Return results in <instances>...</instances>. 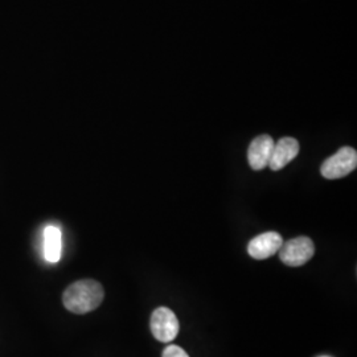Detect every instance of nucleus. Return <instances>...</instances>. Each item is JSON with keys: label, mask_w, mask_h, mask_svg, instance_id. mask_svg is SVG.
<instances>
[{"label": "nucleus", "mask_w": 357, "mask_h": 357, "mask_svg": "<svg viewBox=\"0 0 357 357\" xmlns=\"http://www.w3.org/2000/svg\"><path fill=\"white\" fill-rule=\"evenodd\" d=\"M105 291L101 283L93 280L75 282L63 295V302L66 310L73 314H88L94 311L102 303Z\"/></svg>", "instance_id": "nucleus-1"}, {"label": "nucleus", "mask_w": 357, "mask_h": 357, "mask_svg": "<svg viewBox=\"0 0 357 357\" xmlns=\"http://www.w3.org/2000/svg\"><path fill=\"white\" fill-rule=\"evenodd\" d=\"M357 167V153L352 147H342L336 153L330 156L321 167V176L330 180L345 178Z\"/></svg>", "instance_id": "nucleus-2"}, {"label": "nucleus", "mask_w": 357, "mask_h": 357, "mask_svg": "<svg viewBox=\"0 0 357 357\" xmlns=\"http://www.w3.org/2000/svg\"><path fill=\"white\" fill-rule=\"evenodd\" d=\"M280 252V258L282 262L287 266H303L314 255L315 246L308 237H296L287 243H282Z\"/></svg>", "instance_id": "nucleus-3"}, {"label": "nucleus", "mask_w": 357, "mask_h": 357, "mask_svg": "<svg viewBox=\"0 0 357 357\" xmlns=\"http://www.w3.org/2000/svg\"><path fill=\"white\" fill-rule=\"evenodd\" d=\"M150 327L155 339L162 343L172 342L178 336L180 330L176 315L167 307H159L153 311Z\"/></svg>", "instance_id": "nucleus-4"}, {"label": "nucleus", "mask_w": 357, "mask_h": 357, "mask_svg": "<svg viewBox=\"0 0 357 357\" xmlns=\"http://www.w3.org/2000/svg\"><path fill=\"white\" fill-rule=\"evenodd\" d=\"M283 238L277 231H266L255 237L248 245V253L255 259H266L278 253Z\"/></svg>", "instance_id": "nucleus-5"}, {"label": "nucleus", "mask_w": 357, "mask_h": 357, "mask_svg": "<svg viewBox=\"0 0 357 357\" xmlns=\"http://www.w3.org/2000/svg\"><path fill=\"white\" fill-rule=\"evenodd\" d=\"M299 149H301L299 142L290 137L274 142L273 153L268 160V167L273 171H280L282 168H284L298 156Z\"/></svg>", "instance_id": "nucleus-6"}, {"label": "nucleus", "mask_w": 357, "mask_h": 357, "mask_svg": "<svg viewBox=\"0 0 357 357\" xmlns=\"http://www.w3.org/2000/svg\"><path fill=\"white\" fill-rule=\"evenodd\" d=\"M274 139L270 135H259L253 139L248 150V159L250 167L259 171L268 166V160L273 153Z\"/></svg>", "instance_id": "nucleus-7"}, {"label": "nucleus", "mask_w": 357, "mask_h": 357, "mask_svg": "<svg viewBox=\"0 0 357 357\" xmlns=\"http://www.w3.org/2000/svg\"><path fill=\"white\" fill-rule=\"evenodd\" d=\"M43 253L47 262L57 264L63 255V233L60 228L48 225L43 233Z\"/></svg>", "instance_id": "nucleus-8"}, {"label": "nucleus", "mask_w": 357, "mask_h": 357, "mask_svg": "<svg viewBox=\"0 0 357 357\" xmlns=\"http://www.w3.org/2000/svg\"><path fill=\"white\" fill-rule=\"evenodd\" d=\"M162 357H190L188 354L180 348L178 345H168L166 347V349L163 351V355Z\"/></svg>", "instance_id": "nucleus-9"}, {"label": "nucleus", "mask_w": 357, "mask_h": 357, "mask_svg": "<svg viewBox=\"0 0 357 357\" xmlns=\"http://www.w3.org/2000/svg\"><path fill=\"white\" fill-rule=\"evenodd\" d=\"M319 357H331V356H319Z\"/></svg>", "instance_id": "nucleus-10"}]
</instances>
